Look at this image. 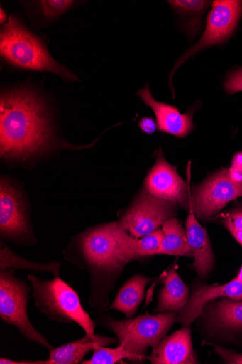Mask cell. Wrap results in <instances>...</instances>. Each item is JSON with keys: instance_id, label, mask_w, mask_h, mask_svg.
I'll return each instance as SVG.
<instances>
[{"instance_id": "4316f807", "label": "cell", "mask_w": 242, "mask_h": 364, "mask_svg": "<svg viewBox=\"0 0 242 364\" xmlns=\"http://www.w3.org/2000/svg\"><path fill=\"white\" fill-rule=\"evenodd\" d=\"M214 348V352L222 358L224 363L242 364V353H238L222 346L210 344Z\"/></svg>"}, {"instance_id": "52a82bcc", "label": "cell", "mask_w": 242, "mask_h": 364, "mask_svg": "<svg viewBox=\"0 0 242 364\" xmlns=\"http://www.w3.org/2000/svg\"><path fill=\"white\" fill-rule=\"evenodd\" d=\"M241 16L242 1L220 0L213 2V8L207 17L206 28L202 38L178 59L171 71L169 85L175 95L171 80L180 66L189 58L204 49L227 41L233 34Z\"/></svg>"}, {"instance_id": "2e32d148", "label": "cell", "mask_w": 242, "mask_h": 364, "mask_svg": "<svg viewBox=\"0 0 242 364\" xmlns=\"http://www.w3.org/2000/svg\"><path fill=\"white\" fill-rule=\"evenodd\" d=\"M116 343V339L101 336H89L70 343L53 348L43 364H77L85 355L98 346H107Z\"/></svg>"}, {"instance_id": "7c38bea8", "label": "cell", "mask_w": 242, "mask_h": 364, "mask_svg": "<svg viewBox=\"0 0 242 364\" xmlns=\"http://www.w3.org/2000/svg\"><path fill=\"white\" fill-rule=\"evenodd\" d=\"M221 297L233 301H242V282L234 278L225 284H201L194 288L187 305L177 315V322L184 326H190L210 302Z\"/></svg>"}, {"instance_id": "44dd1931", "label": "cell", "mask_w": 242, "mask_h": 364, "mask_svg": "<svg viewBox=\"0 0 242 364\" xmlns=\"http://www.w3.org/2000/svg\"><path fill=\"white\" fill-rule=\"evenodd\" d=\"M0 270L5 269H26L40 272H50L55 277H59L60 272V263L53 262L50 263H37L23 259L16 255L7 246H4L1 242L0 249Z\"/></svg>"}, {"instance_id": "6da1fadb", "label": "cell", "mask_w": 242, "mask_h": 364, "mask_svg": "<svg viewBox=\"0 0 242 364\" xmlns=\"http://www.w3.org/2000/svg\"><path fill=\"white\" fill-rule=\"evenodd\" d=\"M47 107L28 88L6 91L0 100V156L28 161L44 154L53 144Z\"/></svg>"}, {"instance_id": "e0dca14e", "label": "cell", "mask_w": 242, "mask_h": 364, "mask_svg": "<svg viewBox=\"0 0 242 364\" xmlns=\"http://www.w3.org/2000/svg\"><path fill=\"white\" fill-rule=\"evenodd\" d=\"M177 267L167 274L160 291L155 313H180L189 301V289L177 272Z\"/></svg>"}, {"instance_id": "cb8c5ba5", "label": "cell", "mask_w": 242, "mask_h": 364, "mask_svg": "<svg viewBox=\"0 0 242 364\" xmlns=\"http://www.w3.org/2000/svg\"><path fill=\"white\" fill-rule=\"evenodd\" d=\"M127 358L133 361V356L128 353L124 347L120 345L116 348H109L106 346H98L94 350L90 360H84L83 364H114L122 362Z\"/></svg>"}, {"instance_id": "7402d4cb", "label": "cell", "mask_w": 242, "mask_h": 364, "mask_svg": "<svg viewBox=\"0 0 242 364\" xmlns=\"http://www.w3.org/2000/svg\"><path fill=\"white\" fill-rule=\"evenodd\" d=\"M172 9L184 17L185 26L192 38L197 35L202 15L211 5L204 0H174L167 1Z\"/></svg>"}, {"instance_id": "9c48e42d", "label": "cell", "mask_w": 242, "mask_h": 364, "mask_svg": "<svg viewBox=\"0 0 242 364\" xmlns=\"http://www.w3.org/2000/svg\"><path fill=\"white\" fill-rule=\"evenodd\" d=\"M241 196L242 183L233 181L230 178L229 168H225L193 188L189 205L197 218L210 220Z\"/></svg>"}, {"instance_id": "ffe728a7", "label": "cell", "mask_w": 242, "mask_h": 364, "mask_svg": "<svg viewBox=\"0 0 242 364\" xmlns=\"http://www.w3.org/2000/svg\"><path fill=\"white\" fill-rule=\"evenodd\" d=\"M163 238L160 247L153 251L154 255H168L193 257L189 245L187 230L182 222L175 218L167 220L163 225Z\"/></svg>"}, {"instance_id": "f546056e", "label": "cell", "mask_w": 242, "mask_h": 364, "mask_svg": "<svg viewBox=\"0 0 242 364\" xmlns=\"http://www.w3.org/2000/svg\"><path fill=\"white\" fill-rule=\"evenodd\" d=\"M0 363L1 364H38V361H18L13 360L7 358H0Z\"/></svg>"}, {"instance_id": "3957f363", "label": "cell", "mask_w": 242, "mask_h": 364, "mask_svg": "<svg viewBox=\"0 0 242 364\" xmlns=\"http://www.w3.org/2000/svg\"><path fill=\"white\" fill-rule=\"evenodd\" d=\"M33 296L41 313L54 321L77 323L86 334L94 336L95 324L83 309L77 291L59 277L45 280L30 275Z\"/></svg>"}, {"instance_id": "1f68e13d", "label": "cell", "mask_w": 242, "mask_h": 364, "mask_svg": "<svg viewBox=\"0 0 242 364\" xmlns=\"http://www.w3.org/2000/svg\"><path fill=\"white\" fill-rule=\"evenodd\" d=\"M236 279H238L239 281L242 282V267H241V269L238 273Z\"/></svg>"}, {"instance_id": "4dcf8cb0", "label": "cell", "mask_w": 242, "mask_h": 364, "mask_svg": "<svg viewBox=\"0 0 242 364\" xmlns=\"http://www.w3.org/2000/svg\"><path fill=\"white\" fill-rule=\"evenodd\" d=\"M8 16H7V14L4 11V10L1 8V9H0V23H1V24H4V23H8Z\"/></svg>"}, {"instance_id": "5bb4252c", "label": "cell", "mask_w": 242, "mask_h": 364, "mask_svg": "<svg viewBox=\"0 0 242 364\" xmlns=\"http://www.w3.org/2000/svg\"><path fill=\"white\" fill-rule=\"evenodd\" d=\"M148 359L153 364L199 363L192 346L190 326H184L171 336H165L153 349Z\"/></svg>"}, {"instance_id": "8992f818", "label": "cell", "mask_w": 242, "mask_h": 364, "mask_svg": "<svg viewBox=\"0 0 242 364\" xmlns=\"http://www.w3.org/2000/svg\"><path fill=\"white\" fill-rule=\"evenodd\" d=\"M31 287L15 276V270H0V318L15 326L27 341L50 351L54 348L31 324L28 314Z\"/></svg>"}, {"instance_id": "277c9868", "label": "cell", "mask_w": 242, "mask_h": 364, "mask_svg": "<svg viewBox=\"0 0 242 364\" xmlns=\"http://www.w3.org/2000/svg\"><path fill=\"white\" fill-rule=\"evenodd\" d=\"M177 313L152 315L147 313L136 318L118 321L107 317L106 326L116 334L119 346L132 355L133 361H143L150 348H155L177 321Z\"/></svg>"}, {"instance_id": "ba28073f", "label": "cell", "mask_w": 242, "mask_h": 364, "mask_svg": "<svg viewBox=\"0 0 242 364\" xmlns=\"http://www.w3.org/2000/svg\"><path fill=\"white\" fill-rule=\"evenodd\" d=\"M178 206L152 195L145 188L118 222L131 237L140 239L175 218Z\"/></svg>"}, {"instance_id": "7a4b0ae2", "label": "cell", "mask_w": 242, "mask_h": 364, "mask_svg": "<svg viewBox=\"0 0 242 364\" xmlns=\"http://www.w3.org/2000/svg\"><path fill=\"white\" fill-rule=\"evenodd\" d=\"M0 54L16 68L53 73L66 82H80L75 74L55 60L44 43L14 16H10L0 32Z\"/></svg>"}, {"instance_id": "f1b7e54d", "label": "cell", "mask_w": 242, "mask_h": 364, "mask_svg": "<svg viewBox=\"0 0 242 364\" xmlns=\"http://www.w3.org/2000/svg\"><path fill=\"white\" fill-rule=\"evenodd\" d=\"M139 125L142 131L148 135H153L157 129V123L151 117L142 118Z\"/></svg>"}, {"instance_id": "9a60e30c", "label": "cell", "mask_w": 242, "mask_h": 364, "mask_svg": "<svg viewBox=\"0 0 242 364\" xmlns=\"http://www.w3.org/2000/svg\"><path fill=\"white\" fill-rule=\"evenodd\" d=\"M189 211L185 225L188 243L194 257V267L198 276L206 278L214 269L215 255L209 235L197 221L190 205Z\"/></svg>"}, {"instance_id": "4fadbf2b", "label": "cell", "mask_w": 242, "mask_h": 364, "mask_svg": "<svg viewBox=\"0 0 242 364\" xmlns=\"http://www.w3.org/2000/svg\"><path fill=\"white\" fill-rule=\"evenodd\" d=\"M137 95L154 112L160 131L177 138H185L189 134L193 129V113L184 114L175 106L156 101L148 85L138 91Z\"/></svg>"}, {"instance_id": "d6986e66", "label": "cell", "mask_w": 242, "mask_h": 364, "mask_svg": "<svg viewBox=\"0 0 242 364\" xmlns=\"http://www.w3.org/2000/svg\"><path fill=\"white\" fill-rule=\"evenodd\" d=\"M152 281L143 275L131 277L120 289L109 309L121 312L128 318H133L144 299L146 287Z\"/></svg>"}, {"instance_id": "83f0119b", "label": "cell", "mask_w": 242, "mask_h": 364, "mask_svg": "<svg viewBox=\"0 0 242 364\" xmlns=\"http://www.w3.org/2000/svg\"><path fill=\"white\" fill-rule=\"evenodd\" d=\"M230 178L236 183H242V151L236 153L229 168Z\"/></svg>"}, {"instance_id": "484cf974", "label": "cell", "mask_w": 242, "mask_h": 364, "mask_svg": "<svg viewBox=\"0 0 242 364\" xmlns=\"http://www.w3.org/2000/svg\"><path fill=\"white\" fill-rule=\"evenodd\" d=\"M224 90L228 95L242 91V68L231 73L224 82Z\"/></svg>"}, {"instance_id": "8fae6325", "label": "cell", "mask_w": 242, "mask_h": 364, "mask_svg": "<svg viewBox=\"0 0 242 364\" xmlns=\"http://www.w3.org/2000/svg\"><path fill=\"white\" fill-rule=\"evenodd\" d=\"M145 186L152 195L189 209L187 183L178 174L177 167L165 159L161 150L157 153L156 161L145 179Z\"/></svg>"}, {"instance_id": "603a6c76", "label": "cell", "mask_w": 242, "mask_h": 364, "mask_svg": "<svg viewBox=\"0 0 242 364\" xmlns=\"http://www.w3.org/2000/svg\"><path fill=\"white\" fill-rule=\"evenodd\" d=\"M229 209L214 218L229 231L242 247V196L233 202Z\"/></svg>"}, {"instance_id": "30bf717a", "label": "cell", "mask_w": 242, "mask_h": 364, "mask_svg": "<svg viewBox=\"0 0 242 364\" xmlns=\"http://www.w3.org/2000/svg\"><path fill=\"white\" fill-rule=\"evenodd\" d=\"M0 235L20 244L32 240L23 196L4 178L0 183Z\"/></svg>"}, {"instance_id": "5b68a950", "label": "cell", "mask_w": 242, "mask_h": 364, "mask_svg": "<svg viewBox=\"0 0 242 364\" xmlns=\"http://www.w3.org/2000/svg\"><path fill=\"white\" fill-rule=\"evenodd\" d=\"M121 230L119 222H114L97 226L82 235L80 252L93 281L119 272L126 266L120 246Z\"/></svg>"}, {"instance_id": "ac0fdd59", "label": "cell", "mask_w": 242, "mask_h": 364, "mask_svg": "<svg viewBox=\"0 0 242 364\" xmlns=\"http://www.w3.org/2000/svg\"><path fill=\"white\" fill-rule=\"evenodd\" d=\"M211 324L218 332L226 334L242 333V301L221 297L211 306Z\"/></svg>"}, {"instance_id": "d4e9b609", "label": "cell", "mask_w": 242, "mask_h": 364, "mask_svg": "<svg viewBox=\"0 0 242 364\" xmlns=\"http://www.w3.org/2000/svg\"><path fill=\"white\" fill-rule=\"evenodd\" d=\"M36 3L41 16L45 20L53 21L70 11L76 2L72 0H41Z\"/></svg>"}]
</instances>
